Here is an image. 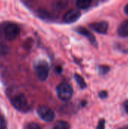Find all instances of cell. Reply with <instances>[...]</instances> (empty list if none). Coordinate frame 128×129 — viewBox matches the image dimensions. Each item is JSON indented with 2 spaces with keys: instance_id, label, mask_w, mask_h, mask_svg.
I'll list each match as a JSON object with an SVG mask.
<instances>
[{
  "instance_id": "18",
  "label": "cell",
  "mask_w": 128,
  "mask_h": 129,
  "mask_svg": "<svg viewBox=\"0 0 128 129\" xmlns=\"http://www.w3.org/2000/svg\"><path fill=\"white\" fill-rule=\"evenodd\" d=\"M124 108H125V110L128 113V101H125L124 103Z\"/></svg>"
},
{
  "instance_id": "5",
  "label": "cell",
  "mask_w": 128,
  "mask_h": 129,
  "mask_svg": "<svg viewBox=\"0 0 128 129\" xmlns=\"http://www.w3.org/2000/svg\"><path fill=\"white\" fill-rule=\"evenodd\" d=\"M20 33V28L15 23L8 24L4 30V35L7 40L13 41L14 40Z\"/></svg>"
},
{
  "instance_id": "9",
  "label": "cell",
  "mask_w": 128,
  "mask_h": 129,
  "mask_svg": "<svg viewBox=\"0 0 128 129\" xmlns=\"http://www.w3.org/2000/svg\"><path fill=\"white\" fill-rule=\"evenodd\" d=\"M118 34L121 37L128 36V20L123 21L118 28Z\"/></svg>"
},
{
  "instance_id": "8",
  "label": "cell",
  "mask_w": 128,
  "mask_h": 129,
  "mask_svg": "<svg viewBox=\"0 0 128 129\" xmlns=\"http://www.w3.org/2000/svg\"><path fill=\"white\" fill-rule=\"evenodd\" d=\"M75 31H77L78 33H80L81 35L84 36V37H86L90 42L91 43H92L94 46H97V41H96V39L94 37V36L87 29H85L84 27H82V26H79V27H77L75 29Z\"/></svg>"
},
{
  "instance_id": "15",
  "label": "cell",
  "mask_w": 128,
  "mask_h": 129,
  "mask_svg": "<svg viewBox=\"0 0 128 129\" xmlns=\"http://www.w3.org/2000/svg\"><path fill=\"white\" fill-rule=\"evenodd\" d=\"M99 96H100L101 98H107V96H108V93H107L106 91H103L100 92Z\"/></svg>"
},
{
  "instance_id": "19",
  "label": "cell",
  "mask_w": 128,
  "mask_h": 129,
  "mask_svg": "<svg viewBox=\"0 0 128 129\" xmlns=\"http://www.w3.org/2000/svg\"><path fill=\"white\" fill-rule=\"evenodd\" d=\"M124 12H125L127 14H128V4L127 5H126V6L124 7Z\"/></svg>"
},
{
  "instance_id": "3",
  "label": "cell",
  "mask_w": 128,
  "mask_h": 129,
  "mask_svg": "<svg viewBox=\"0 0 128 129\" xmlns=\"http://www.w3.org/2000/svg\"><path fill=\"white\" fill-rule=\"evenodd\" d=\"M11 101L13 107L20 111L24 112L28 110V102L26 96L23 94H17L11 100Z\"/></svg>"
},
{
  "instance_id": "10",
  "label": "cell",
  "mask_w": 128,
  "mask_h": 129,
  "mask_svg": "<svg viewBox=\"0 0 128 129\" xmlns=\"http://www.w3.org/2000/svg\"><path fill=\"white\" fill-rule=\"evenodd\" d=\"M91 4V0H78L76 2V5L80 9H85L88 8Z\"/></svg>"
},
{
  "instance_id": "6",
  "label": "cell",
  "mask_w": 128,
  "mask_h": 129,
  "mask_svg": "<svg viewBox=\"0 0 128 129\" xmlns=\"http://www.w3.org/2000/svg\"><path fill=\"white\" fill-rule=\"evenodd\" d=\"M81 17V12L78 10L72 9L68 11L63 16V21L67 23H74Z\"/></svg>"
},
{
  "instance_id": "2",
  "label": "cell",
  "mask_w": 128,
  "mask_h": 129,
  "mask_svg": "<svg viewBox=\"0 0 128 129\" xmlns=\"http://www.w3.org/2000/svg\"><path fill=\"white\" fill-rule=\"evenodd\" d=\"M57 93L60 100L63 101H67L72 98L73 91L69 84L66 82H63L57 86Z\"/></svg>"
},
{
  "instance_id": "16",
  "label": "cell",
  "mask_w": 128,
  "mask_h": 129,
  "mask_svg": "<svg viewBox=\"0 0 128 129\" xmlns=\"http://www.w3.org/2000/svg\"><path fill=\"white\" fill-rule=\"evenodd\" d=\"M100 69H102L101 73H106L109 70V67H101Z\"/></svg>"
},
{
  "instance_id": "4",
  "label": "cell",
  "mask_w": 128,
  "mask_h": 129,
  "mask_svg": "<svg viewBox=\"0 0 128 129\" xmlns=\"http://www.w3.org/2000/svg\"><path fill=\"white\" fill-rule=\"evenodd\" d=\"M37 113L38 116L45 122H49L54 119L55 114L54 111L47 106L40 105L37 108Z\"/></svg>"
},
{
  "instance_id": "7",
  "label": "cell",
  "mask_w": 128,
  "mask_h": 129,
  "mask_svg": "<svg viewBox=\"0 0 128 129\" xmlns=\"http://www.w3.org/2000/svg\"><path fill=\"white\" fill-rule=\"evenodd\" d=\"M90 27L95 32L100 33V34H105L106 33L108 28H109V24L106 21H100V22H97V23H93L90 24Z\"/></svg>"
},
{
  "instance_id": "14",
  "label": "cell",
  "mask_w": 128,
  "mask_h": 129,
  "mask_svg": "<svg viewBox=\"0 0 128 129\" xmlns=\"http://www.w3.org/2000/svg\"><path fill=\"white\" fill-rule=\"evenodd\" d=\"M97 129H105V120L104 119L100 120V122L97 125Z\"/></svg>"
},
{
  "instance_id": "1",
  "label": "cell",
  "mask_w": 128,
  "mask_h": 129,
  "mask_svg": "<svg viewBox=\"0 0 128 129\" xmlns=\"http://www.w3.org/2000/svg\"><path fill=\"white\" fill-rule=\"evenodd\" d=\"M34 70L36 76L41 81H45L49 75L50 67L48 63L45 60H37L34 64Z\"/></svg>"
},
{
  "instance_id": "13",
  "label": "cell",
  "mask_w": 128,
  "mask_h": 129,
  "mask_svg": "<svg viewBox=\"0 0 128 129\" xmlns=\"http://www.w3.org/2000/svg\"><path fill=\"white\" fill-rule=\"evenodd\" d=\"M26 129H41L39 125L36 123H29L28 124V125L26 126Z\"/></svg>"
},
{
  "instance_id": "17",
  "label": "cell",
  "mask_w": 128,
  "mask_h": 129,
  "mask_svg": "<svg viewBox=\"0 0 128 129\" xmlns=\"http://www.w3.org/2000/svg\"><path fill=\"white\" fill-rule=\"evenodd\" d=\"M4 128H5V126H4V124H3V121H2V119H0V129Z\"/></svg>"
},
{
  "instance_id": "11",
  "label": "cell",
  "mask_w": 128,
  "mask_h": 129,
  "mask_svg": "<svg viewBox=\"0 0 128 129\" xmlns=\"http://www.w3.org/2000/svg\"><path fill=\"white\" fill-rule=\"evenodd\" d=\"M69 125L68 122L65 121H57L53 129H69Z\"/></svg>"
},
{
  "instance_id": "12",
  "label": "cell",
  "mask_w": 128,
  "mask_h": 129,
  "mask_svg": "<svg viewBox=\"0 0 128 129\" xmlns=\"http://www.w3.org/2000/svg\"><path fill=\"white\" fill-rule=\"evenodd\" d=\"M75 79L76 82H78V85L81 87V88H86V82H84V79L78 74H75Z\"/></svg>"
}]
</instances>
